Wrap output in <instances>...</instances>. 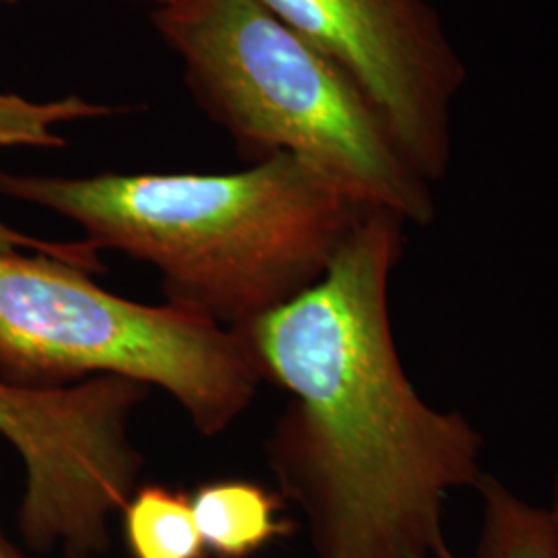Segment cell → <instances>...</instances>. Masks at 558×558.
<instances>
[{
  "mask_svg": "<svg viewBox=\"0 0 558 558\" xmlns=\"http://www.w3.org/2000/svg\"><path fill=\"white\" fill-rule=\"evenodd\" d=\"M94 377L160 387L203 437L226 433L260 385L236 331L122 299L64 260L0 253V379L60 389Z\"/></svg>",
  "mask_w": 558,
  "mask_h": 558,
  "instance_id": "cell-4",
  "label": "cell"
},
{
  "mask_svg": "<svg viewBox=\"0 0 558 558\" xmlns=\"http://www.w3.org/2000/svg\"><path fill=\"white\" fill-rule=\"evenodd\" d=\"M149 391L122 377L60 389L0 379V437L23 463L17 521L32 550L98 558L110 548V519L140 486L143 456L131 426Z\"/></svg>",
  "mask_w": 558,
  "mask_h": 558,
  "instance_id": "cell-5",
  "label": "cell"
},
{
  "mask_svg": "<svg viewBox=\"0 0 558 558\" xmlns=\"http://www.w3.org/2000/svg\"><path fill=\"white\" fill-rule=\"evenodd\" d=\"M151 2H156V4H158V9H160V7H168V4H174V2H179V0H151Z\"/></svg>",
  "mask_w": 558,
  "mask_h": 558,
  "instance_id": "cell-14",
  "label": "cell"
},
{
  "mask_svg": "<svg viewBox=\"0 0 558 558\" xmlns=\"http://www.w3.org/2000/svg\"><path fill=\"white\" fill-rule=\"evenodd\" d=\"M119 112H122V108L85 100L77 94L48 101L0 94V147L60 149L66 145L59 131L62 124L108 119Z\"/></svg>",
  "mask_w": 558,
  "mask_h": 558,
  "instance_id": "cell-10",
  "label": "cell"
},
{
  "mask_svg": "<svg viewBox=\"0 0 558 558\" xmlns=\"http://www.w3.org/2000/svg\"><path fill=\"white\" fill-rule=\"evenodd\" d=\"M0 195L73 221L98 251L151 265L166 304L236 333L315 286L371 211L288 154L228 174L0 170Z\"/></svg>",
  "mask_w": 558,
  "mask_h": 558,
  "instance_id": "cell-2",
  "label": "cell"
},
{
  "mask_svg": "<svg viewBox=\"0 0 558 558\" xmlns=\"http://www.w3.org/2000/svg\"><path fill=\"white\" fill-rule=\"evenodd\" d=\"M21 251H25V253L29 251L34 255H46L52 259L64 260L92 276L104 274L100 251L94 248L87 240L54 242V240L34 239V236H27L0 220V253H21Z\"/></svg>",
  "mask_w": 558,
  "mask_h": 558,
  "instance_id": "cell-11",
  "label": "cell"
},
{
  "mask_svg": "<svg viewBox=\"0 0 558 558\" xmlns=\"http://www.w3.org/2000/svg\"><path fill=\"white\" fill-rule=\"evenodd\" d=\"M482 519L474 558H558V534L546 509L486 472L476 486Z\"/></svg>",
  "mask_w": 558,
  "mask_h": 558,
  "instance_id": "cell-8",
  "label": "cell"
},
{
  "mask_svg": "<svg viewBox=\"0 0 558 558\" xmlns=\"http://www.w3.org/2000/svg\"><path fill=\"white\" fill-rule=\"evenodd\" d=\"M405 226L364 214L315 286L239 331L260 383L290 398L265 451L317 558H461L447 500L486 474L478 428L422 398L399 359Z\"/></svg>",
  "mask_w": 558,
  "mask_h": 558,
  "instance_id": "cell-1",
  "label": "cell"
},
{
  "mask_svg": "<svg viewBox=\"0 0 558 558\" xmlns=\"http://www.w3.org/2000/svg\"><path fill=\"white\" fill-rule=\"evenodd\" d=\"M0 558H25L20 550L0 534Z\"/></svg>",
  "mask_w": 558,
  "mask_h": 558,
  "instance_id": "cell-13",
  "label": "cell"
},
{
  "mask_svg": "<svg viewBox=\"0 0 558 558\" xmlns=\"http://www.w3.org/2000/svg\"><path fill=\"white\" fill-rule=\"evenodd\" d=\"M2 2H15V0H2Z\"/></svg>",
  "mask_w": 558,
  "mask_h": 558,
  "instance_id": "cell-15",
  "label": "cell"
},
{
  "mask_svg": "<svg viewBox=\"0 0 558 558\" xmlns=\"http://www.w3.org/2000/svg\"><path fill=\"white\" fill-rule=\"evenodd\" d=\"M122 532L131 558H205L191 495L163 484L137 486L124 502Z\"/></svg>",
  "mask_w": 558,
  "mask_h": 558,
  "instance_id": "cell-9",
  "label": "cell"
},
{
  "mask_svg": "<svg viewBox=\"0 0 558 558\" xmlns=\"http://www.w3.org/2000/svg\"><path fill=\"white\" fill-rule=\"evenodd\" d=\"M154 25L244 158L294 156L364 209L433 221V184L373 101L263 0H179L156 9Z\"/></svg>",
  "mask_w": 558,
  "mask_h": 558,
  "instance_id": "cell-3",
  "label": "cell"
},
{
  "mask_svg": "<svg viewBox=\"0 0 558 558\" xmlns=\"http://www.w3.org/2000/svg\"><path fill=\"white\" fill-rule=\"evenodd\" d=\"M263 2L359 85L422 179H445L468 69L430 0Z\"/></svg>",
  "mask_w": 558,
  "mask_h": 558,
  "instance_id": "cell-6",
  "label": "cell"
},
{
  "mask_svg": "<svg viewBox=\"0 0 558 558\" xmlns=\"http://www.w3.org/2000/svg\"><path fill=\"white\" fill-rule=\"evenodd\" d=\"M191 505L203 546L216 558H251L294 532V523L281 518V497L251 480L203 482Z\"/></svg>",
  "mask_w": 558,
  "mask_h": 558,
  "instance_id": "cell-7",
  "label": "cell"
},
{
  "mask_svg": "<svg viewBox=\"0 0 558 558\" xmlns=\"http://www.w3.org/2000/svg\"><path fill=\"white\" fill-rule=\"evenodd\" d=\"M546 509V513H548V518L553 521V525H555V530H557L558 534V461L557 465H555V472H553V484H550V502L544 507Z\"/></svg>",
  "mask_w": 558,
  "mask_h": 558,
  "instance_id": "cell-12",
  "label": "cell"
}]
</instances>
